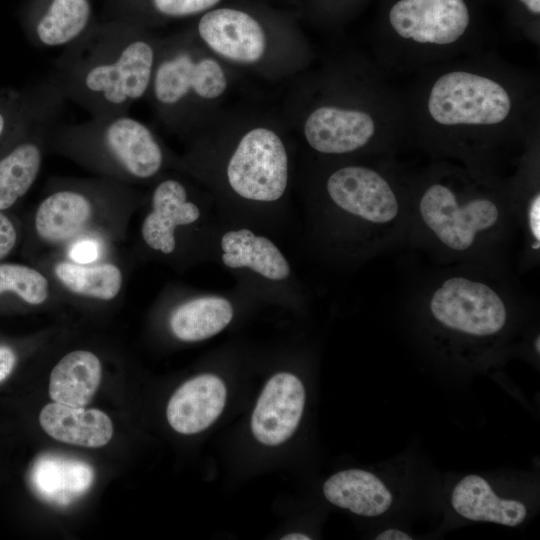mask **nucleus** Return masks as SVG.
Segmentation results:
<instances>
[{"mask_svg": "<svg viewBox=\"0 0 540 540\" xmlns=\"http://www.w3.org/2000/svg\"><path fill=\"white\" fill-rule=\"evenodd\" d=\"M529 226L532 235L539 243L540 241V195L537 193L532 199L529 211Z\"/></svg>", "mask_w": 540, "mask_h": 540, "instance_id": "c85d7f7f", "label": "nucleus"}, {"mask_svg": "<svg viewBox=\"0 0 540 540\" xmlns=\"http://www.w3.org/2000/svg\"><path fill=\"white\" fill-rule=\"evenodd\" d=\"M211 209L216 206L202 205L192 198L181 180L163 179L152 192L151 209L141 227L142 239L155 252L174 254L181 229L212 228L217 224L219 214Z\"/></svg>", "mask_w": 540, "mask_h": 540, "instance_id": "f8f14e48", "label": "nucleus"}, {"mask_svg": "<svg viewBox=\"0 0 540 540\" xmlns=\"http://www.w3.org/2000/svg\"><path fill=\"white\" fill-rule=\"evenodd\" d=\"M101 381V363L90 351L77 350L65 355L50 375L49 395L57 403L86 406Z\"/></svg>", "mask_w": 540, "mask_h": 540, "instance_id": "4be33fe9", "label": "nucleus"}, {"mask_svg": "<svg viewBox=\"0 0 540 540\" xmlns=\"http://www.w3.org/2000/svg\"><path fill=\"white\" fill-rule=\"evenodd\" d=\"M305 405V389L300 379L280 372L264 386L251 417V430L264 445L277 446L296 431Z\"/></svg>", "mask_w": 540, "mask_h": 540, "instance_id": "4468645a", "label": "nucleus"}, {"mask_svg": "<svg viewBox=\"0 0 540 540\" xmlns=\"http://www.w3.org/2000/svg\"><path fill=\"white\" fill-rule=\"evenodd\" d=\"M55 274L60 282L78 295L111 300L122 287V273L113 264L86 265L60 262L55 266Z\"/></svg>", "mask_w": 540, "mask_h": 540, "instance_id": "b1692460", "label": "nucleus"}, {"mask_svg": "<svg viewBox=\"0 0 540 540\" xmlns=\"http://www.w3.org/2000/svg\"><path fill=\"white\" fill-rule=\"evenodd\" d=\"M323 493L335 506L366 517L384 514L393 502L392 494L383 481L361 469L333 474L325 481Z\"/></svg>", "mask_w": 540, "mask_h": 540, "instance_id": "aec40b11", "label": "nucleus"}, {"mask_svg": "<svg viewBox=\"0 0 540 540\" xmlns=\"http://www.w3.org/2000/svg\"><path fill=\"white\" fill-rule=\"evenodd\" d=\"M17 233L12 222L0 213V260L15 246Z\"/></svg>", "mask_w": 540, "mask_h": 540, "instance_id": "cd10ccee", "label": "nucleus"}, {"mask_svg": "<svg viewBox=\"0 0 540 540\" xmlns=\"http://www.w3.org/2000/svg\"><path fill=\"white\" fill-rule=\"evenodd\" d=\"M465 0H398L388 12L389 37L379 43L382 70H412L480 50L469 41Z\"/></svg>", "mask_w": 540, "mask_h": 540, "instance_id": "20e7f679", "label": "nucleus"}, {"mask_svg": "<svg viewBox=\"0 0 540 540\" xmlns=\"http://www.w3.org/2000/svg\"><path fill=\"white\" fill-rule=\"evenodd\" d=\"M159 42L126 24L89 27L63 48L53 79L91 117L128 114L147 96Z\"/></svg>", "mask_w": 540, "mask_h": 540, "instance_id": "f03ea898", "label": "nucleus"}, {"mask_svg": "<svg viewBox=\"0 0 540 540\" xmlns=\"http://www.w3.org/2000/svg\"><path fill=\"white\" fill-rule=\"evenodd\" d=\"M208 255L235 278L236 288L249 298L287 302L300 296L290 261L261 230L220 217Z\"/></svg>", "mask_w": 540, "mask_h": 540, "instance_id": "0eeeda50", "label": "nucleus"}, {"mask_svg": "<svg viewBox=\"0 0 540 540\" xmlns=\"http://www.w3.org/2000/svg\"><path fill=\"white\" fill-rule=\"evenodd\" d=\"M93 478V469L86 462L55 454L38 458L31 471L36 494L58 506L68 505L83 496Z\"/></svg>", "mask_w": 540, "mask_h": 540, "instance_id": "a211bd4d", "label": "nucleus"}, {"mask_svg": "<svg viewBox=\"0 0 540 540\" xmlns=\"http://www.w3.org/2000/svg\"><path fill=\"white\" fill-rule=\"evenodd\" d=\"M93 211L89 196L77 189H59L38 206L35 229L41 239L62 243L78 234L88 223Z\"/></svg>", "mask_w": 540, "mask_h": 540, "instance_id": "412c9836", "label": "nucleus"}, {"mask_svg": "<svg viewBox=\"0 0 540 540\" xmlns=\"http://www.w3.org/2000/svg\"><path fill=\"white\" fill-rule=\"evenodd\" d=\"M429 306L442 326L478 337L500 332L507 320L505 304L491 287L463 277L445 280Z\"/></svg>", "mask_w": 540, "mask_h": 540, "instance_id": "9d476101", "label": "nucleus"}, {"mask_svg": "<svg viewBox=\"0 0 540 540\" xmlns=\"http://www.w3.org/2000/svg\"><path fill=\"white\" fill-rule=\"evenodd\" d=\"M48 142L75 154L94 156L137 180L156 177L166 161L154 132L128 114L91 117L80 123H55Z\"/></svg>", "mask_w": 540, "mask_h": 540, "instance_id": "423d86ee", "label": "nucleus"}, {"mask_svg": "<svg viewBox=\"0 0 540 540\" xmlns=\"http://www.w3.org/2000/svg\"><path fill=\"white\" fill-rule=\"evenodd\" d=\"M282 540H309L311 537L302 533H291L281 538Z\"/></svg>", "mask_w": 540, "mask_h": 540, "instance_id": "473e14b6", "label": "nucleus"}, {"mask_svg": "<svg viewBox=\"0 0 540 540\" xmlns=\"http://www.w3.org/2000/svg\"><path fill=\"white\" fill-rule=\"evenodd\" d=\"M424 223L447 247L464 251L472 246L477 233L496 225L499 209L485 196L462 197L447 179L429 184L419 201Z\"/></svg>", "mask_w": 540, "mask_h": 540, "instance_id": "1a4fd4ad", "label": "nucleus"}, {"mask_svg": "<svg viewBox=\"0 0 540 540\" xmlns=\"http://www.w3.org/2000/svg\"><path fill=\"white\" fill-rule=\"evenodd\" d=\"M220 0H151L155 11L165 17L181 18L211 9Z\"/></svg>", "mask_w": 540, "mask_h": 540, "instance_id": "a878e982", "label": "nucleus"}, {"mask_svg": "<svg viewBox=\"0 0 540 540\" xmlns=\"http://www.w3.org/2000/svg\"><path fill=\"white\" fill-rule=\"evenodd\" d=\"M228 86L222 65L183 40L159 43L147 95L162 119L185 126L193 106L222 96Z\"/></svg>", "mask_w": 540, "mask_h": 540, "instance_id": "6e6552de", "label": "nucleus"}, {"mask_svg": "<svg viewBox=\"0 0 540 540\" xmlns=\"http://www.w3.org/2000/svg\"><path fill=\"white\" fill-rule=\"evenodd\" d=\"M197 31L208 49L234 63H257L267 49L263 27L257 19L242 10H209L200 18Z\"/></svg>", "mask_w": 540, "mask_h": 540, "instance_id": "ddd939ff", "label": "nucleus"}, {"mask_svg": "<svg viewBox=\"0 0 540 540\" xmlns=\"http://www.w3.org/2000/svg\"><path fill=\"white\" fill-rule=\"evenodd\" d=\"M242 292L196 294L178 304L169 317V327L178 340L199 342L222 332L235 316V299Z\"/></svg>", "mask_w": 540, "mask_h": 540, "instance_id": "dca6fc26", "label": "nucleus"}, {"mask_svg": "<svg viewBox=\"0 0 540 540\" xmlns=\"http://www.w3.org/2000/svg\"><path fill=\"white\" fill-rule=\"evenodd\" d=\"M16 363L13 350L6 346H0V382L12 372Z\"/></svg>", "mask_w": 540, "mask_h": 540, "instance_id": "c756f323", "label": "nucleus"}, {"mask_svg": "<svg viewBox=\"0 0 540 540\" xmlns=\"http://www.w3.org/2000/svg\"><path fill=\"white\" fill-rule=\"evenodd\" d=\"M90 18L89 0H49L34 21V44L42 48H64L89 29Z\"/></svg>", "mask_w": 540, "mask_h": 540, "instance_id": "5701e85b", "label": "nucleus"}, {"mask_svg": "<svg viewBox=\"0 0 540 540\" xmlns=\"http://www.w3.org/2000/svg\"><path fill=\"white\" fill-rule=\"evenodd\" d=\"M6 291L16 293L29 304L39 305L48 297L49 283L34 268L6 263L0 265V294Z\"/></svg>", "mask_w": 540, "mask_h": 540, "instance_id": "393cba45", "label": "nucleus"}, {"mask_svg": "<svg viewBox=\"0 0 540 540\" xmlns=\"http://www.w3.org/2000/svg\"><path fill=\"white\" fill-rule=\"evenodd\" d=\"M451 505L466 519L510 527L520 525L527 516V508L522 502L499 497L484 478L474 474L456 484Z\"/></svg>", "mask_w": 540, "mask_h": 540, "instance_id": "6ab92c4d", "label": "nucleus"}, {"mask_svg": "<svg viewBox=\"0 0 540 540\" xmlns=\"http://www.w3.org/2000/svg\"><path fill=\"white\" fill-rule=\"evenodd\" d=\"M377 540H411L412 537H410L407 533H405L402 530L395 529V528H389L387 530H384L376 537Z\"/></svg>", "mask_w": 540, "mask_h": 540, "instance_id": "7c9ffc66", "label": "nucleus"}, {"mask_svg": "<svg viewBox=\"0 0 540 540\" xmlns=\"http://www.w3.org/2000/svg\"><path fill=\"white\" fill-rule=\"evenodd\" d=\"M534 348L536 352L539 354L540 353V337L539 336H537V338L534 341Z\"/></svg>", "mask_w": 540, "mask_h": 540, "instance_id": "72a5a7b5", "label": "nucleus"}, {"mask_svg": "<svg viewBox=\"0 0 540 540\" xmlns=\"http://www.w3.org/2000/svg\"><path fill=\"white\" fill-rule=\"evenodd\" d=\"M227 390L213 374H202L182 384L171 396L166 410L170 426L181 434L208 428L222 413Z\"/></svg>", "mask_w": 540, "mask_h": 540, "instance_id": "2eb2a0df", "label": "nucleus"}, {"mask_svg": "<svg viewBox=\"0 0 540 540\" xmlns=\"http://www.w3.org/2000/svg\"><path fill=\"white\" fill-rule=\"evenodd\" d=\"M290 181L287 147L265 126L246 131L225 154L217 172L216 209L226 221L263 230L285 217Z\"/></svg>", "mask_w": 540, "mask_h": 540, "instance_id": "7ed1b4c3", "label": "nucleus"}, {"mask_svg": "<svg viewBox=\"0 0 540 540\" xmlns=\"http://www.w3.org/2000/svg\"><path fill=\"white\" fill-rule=\"evenodd\" d=\"M99 254V248L94 241L82 240L74 244L69 251L70 258L76 263L89 264L95 261Z\"/></svg>", "mask_w": 540, "mask_h": 540, "instance_id": "bb28decb", "label": "nucleus"}, {"mask_svg": "<svg viewBox=\"0 0 540 540\" xmlns=\"http://www.w3.org/2000/svg\"><path fill=\"white\" fill-rule=\"evenodd\" d=\"M521 4L531 14L538 16L540 14V0H519Z\"/></svg>", "mask_w": 540, "mask_h": 540, "instance_id": "2f4dec72", "label": "nucleus"}, {"mask_svg": "<svg viewBox=\"0 0 540 540\" xmlns=\"http://www.w3.org/2000/svg\"><path fill=\"white\" fill-rule=\"evenodd\" d=\"M327 203L342 216L374 224L396 218L399 202L389 181L377 170L361 164H347L325 178Z\"/></svg>", "mask_w": 540, "mask_h": 540, "instance_id": "9b49d317", "label": "nucleus"}, {"mask_svg": "<svg viewBox=\"0 0 540 540\" xmlns=\"http://www.w3.org/2000/svg\"><path fill=\"white\" fill-rule=\"evenodd\" d=\"M405 92L408 129L469 143L538 126V85L481 50L416 71Z\"/></svg>", "mask_w": 540, "mask_h": 540, "instance_id": "f257e3e1", "label": "nucleus"}, {"mask_svg": "<svg viewBox=\"0 0 540 540\" xmlns=\"http://www.w3.org/2000/svg\"><path fill=\"white\" fill-rule=\"evenodd\" d=\"M405 130L404 94L386 82L384 73L357 99H334L315 106L303 124L305 142L324 156L350 155Z\"/></svg>", "mask_w": 540, "mask_h": 540, "instance_id": "39448f33", "label": "nucleus"}, {"mask_svg": "<svg viewBox=\"0 0 540 540\" xmlns=\"http://www.w3.org/2000/svg\"><path fill=\"white\" fill-rule=\"evenodd\" d=\"M39 421L52 438L83 447L104 446L113 435L110 418L98 409L86 410L53 402L43 407Z\"/></svg>", "mask_w": 540, "mask_h": 540, "instance_id": "f3484780", "label": "nucleus"}]
</instances>
